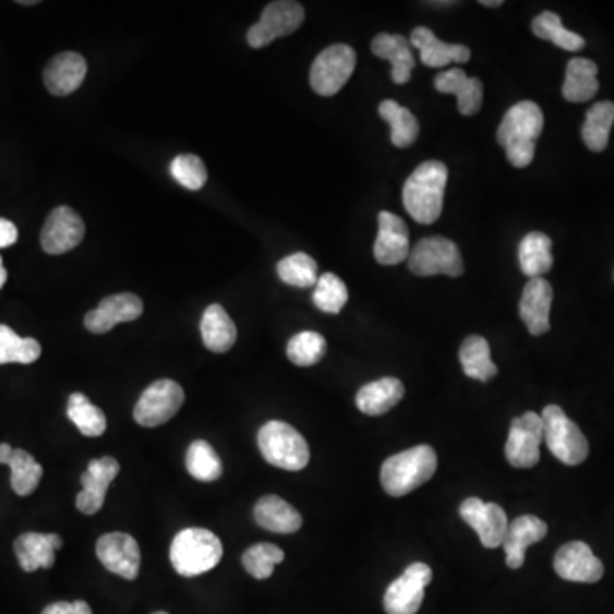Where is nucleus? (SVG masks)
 <instances>
[{
  "instance_id": "obj_30",
  "label": "nucleus",
  "mask_w": 614,
  "mask_h": 614,
  "mask_svg": "<svg viewBox=\"0 0 614 614\" xmlns=\"http://www.w3.org/2000/svg\"><path fill=\"white\" fill-rule=\"evenodd\" d=\"M520 270L529 278H543L553 266L552 239L543 232H529L519 244Z\"/></svg>"
},
{
  "instance_id": "obj_39",
  "label": "nucleus",
  "mask_w": 614,
  "mask_h": 614,
  "mask_svg": "<svg viewBox=\"0 0 614 614\" xmlns=\"http://www.w3.org/2000/svg\"><path fill=\"white\" fill-rule=\"evenodd\" d=\"M186 470L198 482H216L222 474V462L210 444L195 441L186 450Z\"/></svg>"
},
{
  "instance_id": "obj_25",
  "label": "nucleus",
  "mask_w": 614,
  "mask_h": 614,
  "mask_svg": "<svg viewBox=\"0 0 614 614\" xmlns=\"http://www.w3.org/2000/svg\"><path fill=\"white\" fill-rule=\"evenodd\" d=\"M410 45L420 51L422 62L434 69H441L453 62L465 63L471 59L470 48L465 45L444 44L425 26H420L411 32Z\"/></svg>"
},
{
  "instance_id": "obj_27",
  "label": "nucleus",
  "mask_w": 614,
  "mask_h": 614,
  "mask_svg": "<svg viewBox=\"0 0 614 614\" xmlns=\"http://www.w3.org/2000/svg\"><path fill=\"white\" fill-rule=\"evenodd\" d=\"M405 386L396 377H383L374 383L365 384L357 393L356 405L362 413L369 417H380L404 399Z\"/></svg>"
},
{
  "instance_id": "obj_29",
  "label": "nucleus",
  "mask_w": 614,
  "mask_h": 614,
  "mask_svg": "<svg viewBox=\"0 0 614 614\" xmlns=\"http://www.w3.org/2000/svg\"><path fill=\"white\" fill-rule=\"evenodd\" d=\"M202 340L214 353H226L234 347L238 329L222 305L212 304L205 310L200 323Z\"/></svg>"
},
{
  "instance_id": "obj_20",
  "label": "nucleus",
  "mask_w": 614,
  "mask_h": 614,
  "mask_svg": "<svg viewBox=\"0 0 614 614\" xmlns=\"http://www.w3.org/2000/svg\"><path fill=\"white\" fill-rule=\"evenodd\" d=\"M553 287L549 280L531 278L526 284L519 302V314L532 337H540L550 332Z\"/></svg>"
},
{
  "instance_id": "obj_21",
  "label": "nucleus",
  "mask_w": 614,
  "mask_h": 614,
  "mask_svg": "<svg viewBox=\"0 0 614 614\" xmlns=\"http://www.w3.org/2000/svg\"><path fill=\"white\" fill-rule=\"evenodd\" d=\"M549 532V526L537 516H520L510 522L505 532L504 546L507 567L517 570L525 565L526 550L531 544L543 540Z\"/></svg>"
},
{
  "instance_id": "obj_43",
  "label": "nucleus",
  "mask_w": 614,
  "mask_h": 614,
  "mask_svg": "<svg viewBox=\"0 0 614 614\" xmlns=\"http://www.w3.org/2000/svg\"><path fill=\"white\" fill-rule=\"evenodd\" d=\"M286 553L272 543L253 544L244 552L243 565L251 577L268 579L274 574L275 565L282 564Z\"/></svg>"
},
{
  "instance_id": "obj_15",
  "label": "nucleus",
  "mask_w": 614,
  "mask_h": 614,
  "mask_svg": "<svg viewBox=\"0 0 614 614\" xmlns=\"http://www.w3.org/2000/svg\"><path fill=\"white\" fill-rule=\"evenodd\" d=\"M86 226L71 207H57L47 217L41 231V248L48 255H63L83 243Z\"/></svg>"
},
{
  "instance_id": "obj_26",
  "label": "nucleus",
  "mask_w": 614,
  "mask_h": 614,
  "mask_svg": "<svg viewBox=\"0 0 614 614\" xmlns=\"http://www.w3.org/2000/svg\"><path fill=\"white\" fill-rule=\"evenodd\" d=\"M371 50L380 59L389 60L393 83L404 86L410 81L411 71L416 69V57L405 36L381 33L372 39Z\"/></svg>"
},
{
  "instance_id": "obj_11",
  "label": "nucleus",
  "mask_w": 614,
  "mask_h": 614,
  "mask_svg": "<svg viewBox=\"0 0 614 614\" xmlns=\"http://www.w3.org/2000/svg\"><path fill=\"white\" fill-rule=\"evenodd\" d=\"M184 392L177 381L161 380L142 393L133 410V419L142 426H159L180 411Z\"/></svg>"
},
{
  "instance_id": "obj_19",
  "label": "nucleus",
  "mask_w": 614,
  "mask_h": 614,
  "mask_svg": "<svg viewBox=\"0 0 614 614\" xmlns=\"http://www.w3.org/2000/svg\"><path fill=\"white\" fill-rule=\"evenodd\" d=\"M380 231L374 243V256L380 265L392 266L410 256V232L401 217L392 212H380Z\"/></svg>"
},
{
  "instance_id": "obj_36",
  "label": "nucleus",
  "mask_w": 614,
  "mask_h": 614,
  "mask_svg": "<svg viewBox=\"0 0 614 614\" xmlns=\"http://www.w3.org/2000/svg\"><path fill=\"white\" fill-rule=\"evenodd\" d=\"M531 29L538 38L549 39L556 47L567 51H580L586 47V39L577 33L568 32L562 17L555 12L544 11L532 20Z\"/></svg>"
},
{
  "instance_id": "obj_37",
  "label": "nucleus",
  "mask_w": 614,
  "mask_h": 614,
  "mask_svg": "<svg viewBox=\"0 0 614 614\" xmlns=\"http://www.w3.org/2000/svg\"><path fill=\"white\" fill-rule=\"evenodd\" d=\"M41 356L35 338H23L9 326L0 325V365L33 364Z\"/></svg>"
},
{
  "instance_id": "obj_42",
  "label": "nucleus",
  "mask_w": 614,
  "mask_h": 614,
  "mask_svg": "<svg viewBox=\"0 0 614 614\" xmlns=\"http://www.w3.org/2000/svg\"><path fill=\"white\" fill-rule=\"evenodd\" d=\"M349 301V290L344 280L335 274H325L317 278L313 302L323 313L338 314Z\"/></svg>"
},
{
  "instance_id": "obj_13",
  "label": "nucleus",
  "mask_w": 614,
  "mask_h": 614,
  "mask_svg": "<svg viewBox=\"0 0 614 614\" xmlns=\"http://www.w3.org/2000/svg\"><path fill=\"white\" fill-rule=\"evenodd\" d=\"M96 555L103 567L111 574L127 580L137 579L141 570V549L135 538L127 532H108L99 538Z\"/></svg>"
},
{
  "instance_id": "obj_32",
  "label": "nucleus",
  "mask_w": 614,
  "mask_h": 614,
  "mask_svg": "<svg viewBox=\"0 0 614 614\" xmlns=\"http://www.w3.org/2000/svg\"><path fill=\"white\" fill-rule=\"evenodd\" d=\"M459 360H461V368L466 376L471 380L489 383L498 374L497 365L493 364L492 357H490L489 341L480 335H473L462 341Z\"/></svg>"
},
{
  "instance_id": "obj_38",
  "label": "nucleus",
  "mask_w": 614,
  "mask_h": 614,
  "mask_svg": "<svg viewBox=\"0 0 614 614\" xmlns=\"http://www.w3.org/2000/svg\"><path fill=\"white\" fill-rule=\"evenodd\" d=\"M11 466V486L17 495L26 497L38 489L44 468L33 458L28 450L14 449L12 458L8 462Z\"/></svg>"
},
{
  "instance_id": "obj_23",
  "label": "nucleus",
  "mask_w": 614,
  "mask_h": 614,
  "mask_svg": "<svg viewBox=\"0 0 614 614\" xmlns=\"http://www.w3.org/2000/svg\"><path fill=\"white\" fill-rule=\"evenodd\" d=\"M434 84L438 93L458 98L459 113L465 117H473L482 110L483 84L480 79L468 77L461 69H450L437 74Z\"/></svg>"
},
{
  "instance_id": "obj_14",
  "label": "nucleus",
  "mask_w": 614,
  "mask_h": 614,
  "mask_svg": "<svg viewBox=\"0 0 614 614\" xmlns=\"http://www.w3.org/2000/svg\"><path fill=\"white\" fill-rule=\"evenodd\" d=\"M462 520L477 531L485 549H498L509 528L507 514L498 504H486L480 498H466L459 507Z\"/></svg>"
},
{
  "instance_id": "obj_48",
  "label": "nucleus",
  "mask_w": 614,
  "mask_h": 614,
  "mask_svg": "<svg viewBox=\"0 0 614 614\" xmlns=\"http://www.w3.org/2000/svg\"><path fill=\"white\" fill-rule=\"evenodd\" d=\"M8 282V270L4 268V263H2V256H0V289Z\"/></svg>"
},
{
  "instance_id": "obj_28",
  "label": "nucleus",
  "mask_w": 614,
  "mask_h": 614,
  "mask_svg": "<svg viewBox=\"0 0 614 614\" xmlns=\"http://www.w3.org/2000/svg\"><path fill=\"white\" fill-rule=\"evenodd\" d=\"M255 520L266 531L278 532V534H292L302 526V517L292 505L287 504L277 495H266L256 502Z\"/></svg>"
},
{
  "instance_id": "obj_40",
  "label": "nucleus",
  "mask_w": 614,
  "mask_h": 614,
  "mask_svg": "<svg viewBox=\"0 0 614 614\" xmlns=\"http://www.w3.org/2000/svg\"><path fill=\"white\" fill-rule=\"evenodd\" d=\"M277 274L287 286L308 289V287L316 286L317 263L305 253H293L278 262Z\"/></svg>"
},
{
  "instance_id": "obj_17",
  "label": "nucleus",
  "mask_w": 614,
  "mask_h": 614,
  "mask_svg": "<svg viewBox=\"0 0 614 614\" xmlns=\"http://www.w3.org/2000/svg\"><path fill=\"white\" fill-rule=\"evenodd\" d=\"M120 473V465L111 456L93 459L87 465L86 473L81 477L83 490L75 498V507L86 516H95L105 505L106 492L110 489L111 482Z\"/></svg>"
},
{
  "instance_id": "obj_44",
  "label": "nucleus",
  "mask_w": 614,
  "mask_h": 614,
  "mask_svg": "<svg viewBox=\"0 0 614 614\" xmlns=\"http://www.w3.org/2000/svg\"><path fill=\"white\" fill-rule=\"evenodd\" d=\"M171 177L184 189L196 192L207 181V168L195 154H181L172 159Z\"/></svg>"
},
{
  "instance_id": "obj_8",
  "label": "nucleus",
  "mask_w": 614,
  "mask_h": 614,
  "mask_svg": "<svg viewBox=\"0 0 614 614\" xmlns=\"http://www.w3.org/2000/svg\"><path fill=\"white\" fill-rule=\"evenodd\" d=\"M357 67L356 50L349 45H332L316 57L311 67L310 83L320 96H335L349 83Z\"/></svg>"
},
{
  "instance_id": "obj_6",
  "label": "nucleus",
  "mask_w": 614,
  "mask_h": 614,
  "mask_svg": "<svg viewBox=\"0 0 614 614\" xmlns=\"http://www.w3.org/2000/svg\"><path fill=\"white\" fill-rule=\"evenodd\" d=\"M544 443L558 461L567 466L582 465L589 456V443L577 423L562 408L549 405L541 413Z\"/></svg>"
},
{
  "instance_id": "obj_2",
  "label": "nucleus",
  "mask_w": 614,
  "mask_h": 614,
  "mask_svg": "<svg viewBox=\"0 0 614 614\" xmlns=\"http://www.w3.org/2000/svg\"><path fill=\"white\" fill-rule=\"evenodd\" d=\"M447 177V166L441 161L422 162L411 172L404 186V205L411 219L429 226L441 217Z\"/></svg>"
},
{
  "instance_id": "obj_31",
  "label": "nucleus",
  "mask_w": 614,
  "mask_h": 614,
  "mask_svg": "<svg viewBox=\"0 0 614 614\" xmlns=\"http://www.w3.org/2000/svg\"><path fill=\"white\" fill-rule=\"evenodd\" d=\"M598 65L592 60L571 59L565 75L564 98L570 103H586L598 95Z\"/></svg>"
},
{
  "instance_id": "obj_24",
  "label": "nucleus",
  "mask_w": 614,
  "mask_h": 614,
  "mask_svg": "<svg viewBox=\"0 0 614 614\" xmlns=\"http://www.w3.org/2000/svg\"><path fill=\"white\" fill-rule=\"evenodd\" d=\"M62 546L63 540L59 534H41V532H24L14 541V552L24 571L53 567L56 552Z\"/></svg>"
},
{
  "instance_id": "obj_45",
  "label": "nucleus",
  "mask_w": 614,
  "mask_h": 614,
  "mask_svg": "<svg viewBox=\"0 0 614 614\" xmlns=\"http://www.w3.org/2000/svg\"><path fill=\"white\" fill-rule=\"evenodd\" d=\"M41 614H93V611H91L86 601H74V603L59 601V603L45 607Z\"/></svg>"
},
{
  "instance_id": "obj_35",
  "label": "nucleus",
  "mask_w": 614,
  "mask_h": 614,
  "mask_svg": "<svg viewBox=\"0 0 614 614\" xmlns=\"http://www.w3.org/2000/svg\"><path fill=\"white\" fill-rule=\"evenodd\" d=\"M67 416L86 437H99L106 431V417L83 393H72L67 401Z\"/></svg>"
},
{
  "instance_id": "obj_16",
  "label": "nucleus",
  "mask_w": 614,
  "mask_h": 614,
  "mask_svg": "<svg viewBox=\"0 0 614 614\" xmlns=\"http://www.w3.org/2000/svg\"><path fill=\"white\" fill-rule=\"evenodd\" d=\"M553 567L558 577L568 582L594 583L604 576L603 562L592 553L591 546L582 541L564 544L556 552Z\"/></svg>"
},
{
  "instance_id": "obj_47",
  "label": "nucleus",
  "mask_w": 614,
  "mask_h": 614,
  "mask_svg": "<svg viewBox=\"0 0 614 614\" xmlns=\"http://www.w3.org/2000/svg\"><path fill=\"white\" fill-rule=\"evenodd\" d=\"M12 453H14V449L9 444H0V462L8 465L9 459L12 458Z\"/></svg>"
},
{
  "instance_id": "obj_12",
  "label": "nucleus",
  "mask_w": 614,
  "mask_h": 614,
  "mask_svg": "<svg viewBox=\"0 0 614 614\" xmlns=\"http://www.w3.org/2000/svg\"><path fill=\"white\" fill-rule=\"evenodd\" d=\"M432 582V568L422 562L411 564L384 594L388 614H417L425 598V587Z\"/></svg>"
},
{
  "instance_id": "obj_9",
  "label": "nucleus",
  "mask_w": 614,
  "mask_h": 614,
  "mask_svg": "<svg viewBox=\"0 0 614 614\" xmlns=\"http://www.w3.org/2000/svg\"><path fill=\"white\" fill-rule=\"evenodd\" d=\"M304 8L292 0L270 2L263 11L258 23L248 32V44L253 48H263L277 38L292 35L304 23Z\"/></svg>"
},
{
  "instance_id": "obj_46",
  "label": "nucleus",
  "mask_w": 614,
  "mask_h": 614,
  "mask_svg": "<svg viewBox=\"0 0 614 614\" xmlns=\"http://www.w3.org/2000/svg\"><path fill=\"white\" fill-rule=\"evenodd\" d=\"M17 227L11 220L0 217V248H9L16 244Z\"/></svg>"
},
{
  "instance_id": "obj_34",
  "label": "nucleus",
  "mask_w": 614,
  "mask_h": 614,
  "mask_svg": "<svg viewBox=\"0 0 614 614\" xmlns=\"http://www.w3.org/2000/svg\"><path fill=\"white\" fill-rule=\"evenodd\" d=\"M614 123V103L601 101L587 111L582 127L583 144L592 153H603L610 142L611 127Z\"/></svg>"
},
{
  "instance_id": "obj_18",
  "label": "nucleus",
  "mask_w": 614,
  "mask_h": 614,
  "mask_svg": "<svg viewBox=\"0 0 614 614\" xmlns=\"http://www.w3.org/2000/svg\"><path fill=\"white\" fill-rule=\"evenodd\" d=\"M144 313V302L135 293H115L103 299L96 310L84 317V325L91 333L101 335L120 323L135 322Z\"/></svg>"
},
{
  "instance_id": "obj_41",
  "label": "nucleus",
  "mask_w": 614,
  "mask_h": 614,
  "mask_svg": "<svg viewBox=\"0 0 614 614\" xmlns=\"http://www.w3.org/2000/svg\"><path fill=\"white\" fill-rule=\"evenodd\" d=\"M326 349L328 345L323 335L316 332H302L290 338L287 344V357L299 368H310L325 357Z\"/></svg>"
},
{
  "instance_id": "obj_33",
  "label": "nucleus",
  "mask_w": 614,
  "mask_h": 614,
  "mask_svg": "<svg viewBox=\"0 0 614 614\" xmlns=\"http://www.w3.org/2000/svg\"><path fill=\"white\" fill-rule=\"evenodd\" d=\"M380 115L392 127V142L395 147L407 149L416 144L420 133L419 120L408 108L393 99H386L380 105Z\"/></svg>"
},
{
  "instance_id": "obj_49",
  "label": "nucleus",
  "mask_w": 614,
  "mask_h": 614,
  "mask_svg": "<svg viewBox=\"0 0 614 614\" xmlns=\"http://www.w3.org/2000/svg\"><path fill=\"white\" fill-rule=\"evenodd\" d=\"M480 4L485 5V8H501L504 2L502 0H480Z\"/></svg>"
},
{
  "instance_id": "obj_10",
  "label": "nucleus",
  "mask_w": 614,
  "mask_h": 614,
  "mask_svg": "<svg viewBox=\"0 0 614 614\" xmlns=\"http://www.w3.org/2000/svg\"><path fill=\"white\" fill-rule=\"evenodd\" d=\"M544 443V429L541 416L526 411L510 423L509 438L505 444V458L514 468L528 470L540 462L541 444Z\"/></svg>"
},
{
  "instance_id": "obj_50",
  "label": "nucleus",
  "mask_w": 614,
  "mask_h": 614,
  "mask_svg": "<svg viewBox=\"0 0 614 614\" xmlns=\"http://www.w3.org/2000/svg\"><path fill=\"white\" fill-rule=\"evenodd\" d=\"M17 4H21V5H36V4H38V2H36V0H21V2H17Z\"/></svg>"
},
{
  "instance_id": "obj_4",
  "label": "nucleus",
  "mask_w": 614,
  "mask_h": 614,
  "mask_svg": "<svg viewBox=\"0 0 614 614\" xmlns=\"http://www.w3.org/2000/svg\"><path fill=\"white\" fill-rule=\"evenodd\" d=\"M222 552V543L214 532L204 528H189L174 537L169 556L180 576L196 577L216 568Z\"/></svg>"
},
{
  "instance_id": "obj_51",
  "label": "nucleus",
  "mask_w": 614,
  "mask_h": 614,
  "mask_svg": "<svg viewBox=\"0 0 614 614\" xmlns=\"http://www.w3.org/2000/svg\"><path fill=\"white\" fill-rule=\"evenodd\" d=\"M154 614H168V613H166V611H157V613Z\"/></svg>"
},
{
  "instance_id": "obj_3",
  "label": "nucleus",
  "mask_w": 614,
  "mask_h": 614,
  "mask_svg": "<svg viewBox=\"0 0 614 614\" xmlns=\"http://www.w3.org/2000/svg\"><path fill=\"white\" fill-rule=\"evenodd\" d=\"M437 471V454L431 446L411 447L395 454L381 468V483L392 497H405L429 482Z\"/></svg>"
},
{
  "instance_id": "obj_7",
  "label": "nucleus",
  "mask_w": 614,
  "mask_h": 614,
  "mask_svg": "<svg viewBox=\"0 0 614 614\" xmlns=\"http://www.w3.org/2000/svg\"><path fill=\"white\" fill-rule=\"evenodd\" d=\"M408 268L411 274L419 277H432V275L459 277L465 272V263L458 244L443 236H434V238L422 239L410 251Z\"/></svg>"
},
{
  "instance_id": "obj_22",
  "label": "nucleus",
  "mask_w": 614,
  "mask_h": 614,
  "mask_svg": "<svg viewBox=\"0 0 614 614\" xmlns=\"http://www.w3.org/2000/svg\"><path fill=\"white\" fill-rule=\"evenodd\" d=\"M86 74V59L75 51H63L45 67V86L53 96H69L81 87Z\"/></svg>"
},
{
  "instance_id": "obj_5",
  "label": "nucleus",
  "mask_w": 614,
  "mask_h": 614,
  "mask_svg": "<svg viewBox=\"0 0 614 614\" xmlns=\"http://www.w3.org/2000/svg\"><path fill=\"white\" fill-rule=\"evenodd\" d=\"M258 447L268 465L287 471L304 470L310 462V446L289 423L272 420L258 432Z\"/></svg>"
},
{
  "instance_id": "obj_1",
  "label": "nucleus",
  "mask_w": 614,
  "mask_h": 614,
  "mask_svg": "<svg viewBox=\"0 0 614 614\" xmlns=\"http://www.w3.org/2000/svg\"><path fill=\"white\" fill-rule=\"evenodd\" d=\"M543 127V111L537 103H517L504 115L497 130V141L514 168H528L531 165Z\"/></svg>"
}]
</instances>
